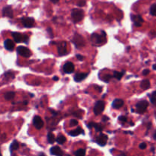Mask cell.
<instances>
[{
    "mask_svg": "<svg viewBox=\"0 0 156 156\" xmlns=\"http://www.w3.org/2000/svg\"><path fill=\"white\" fill-rule=\"evenodd\" d=\"M92 43L94 45H101L104 44L106 40V33L102 32L100 34L99 33H93L91 37Z\"/></svg>",
    "mask_w": 156,
    "mask_h": 156,
    "instance_id": "6da1fadb",
    "label": "cell"
},
{
    "mask_svg": "<svg viewBox=\"0 0 156 156\" xmlns=\"http://www.w3.org/2000/svg\"><path fill=\"white\" fill-rule=\"evenodd\" d=\"M83 16H84V12H83V10L79 9H73L71 13V17L74 23L80 22V21L83 20Z\"/></svg>",
    "mask_w": 156,
    "mask_h": 156,
    "instance_id": "7a4b0ae2",
    "label": "cell"
},
{
    "mask_svg": "<svg viewBox=\"0 0 156 156\" xmlns=\"http://www.w3.org/2000/svg\"><path fill=\"white\" fill-rule=\"evenodd\" d=\"M12 34V37L14 38V40L16 43L24 42L27 44L28 41V37L27 35H24V34H22V33H18V32H13Z\"/></svg>",
    "mask_w": 156,
    "mask_h": 156,
    "instance_id": "3957f363",
    "label": "cell"
},
{
    "mask_svg": "<svg viewBox=\"0 0 156 156\" xmlns=\"http://www.w3.org/2000/svg\"><path fill=\"white\" fill-rule=\"evenodd\" d=\"M148 106H149V102L148 101H146V100H141V101L136 104V111L138 114H143L147 110Z\"/></svg>",
    "mask_w": 156,
    "mask_h": 156,
    "instance_id": "277c9868",
    "label": "cell"
},
{
    "mask_svg": "<svg viewBox=\"0 0 156 156\" xmlns=\"http://www.w3.org/2000/svg\"><path fill=\"white\" fill-rule=\"evenodd\" d=\"M17 52L20 56L25 57V58H28L31 55V50L28 48L23 47V46H19V47H17Z\"/></svg>",
    "mask_w": 156,
    "mask_h": 156,
    "instance_id": "5b68a950",
    "label": "cell"
},
{
    "mask_svg": "<svg viewBox=\"0 0 156 156\" xmlns=\"http://www.w3.org/2000/svg\"><path fill=\"white\" fill-rule=\"evenodd\" d=\"M104 108H105L104 101L99 100V101L96 102L95 106H94V114H96V115H100V114L103 110H104Z\"/></svg>",
    "mask_w": 156,
    "mask_h": 156,
    "instance_id": "8992f818",
    "label": "cell"
},
{
    "mask_svg": "<svg viewBox=\"0 0 156 156\" xmlns=\"http://www.w3.org/2000/svg\"><path fill=\"white\" fill-rule=\"evenodd\" d=\"M73 42H74V44L77 48L78 47L80 48V47H83L85 45L84 39L80 34H76V35L74 36V38H73Z\"/></svg>",
    "mask_w": 156,
    "mask_h": 156,
    "instance_id": "52a82bcc",
    "label": "cell"
},
{
    "mask_svg": "<svg viewBox=\"0 0 156 156\" xmlns=\"http://www.w3.org/2000/svg\"><path fill=\"white\" fill-rule=\"evenodd\" d=\"M22 23L25 27H32L35 25V20L32 18L25 17L22 19Z\"/></svg>",
    "mask_w": 156,
    "mask_h": 156,
    "instance_id": "ba28073f",
    "label": "cell"
},
{
    "mask_svg": "<svg viewBox=\"0 0 156 156\" xmlns=\"http://www.w3.org/2000/svg\"><path fill=\"white\" fill-rule=\"evenodd\" d=\"M58 54L60 56H64L67 54V43L63 41L60 43V44L58 45Z\"/></svg>",
    "mask_w": 156,
    "mask_h": 156,
    "instance_id": "9c48e42d",
    "label": "cell"
},
{
    "mask_svg": "<svg viewBox=\"0 0 156 156\" xmlns=\"http://www.w3.org/2000/svg\"><path fill=\"white\" fill-rule=\"evenodd\" d=\"M33 124L35 127L36 129H41L44 126V121L39 116H35L33 119Z\"/></svg>",
    "mask_w": 156,
    "mask_h": 156,
    "instance_id": "30bf717a",
    "label": "cell"
},
{
    "mask_svg": "<svg viewBox=\"0 0 156 156\" xmlns=\"http://www.w3.org/2000/svg\"><path fill=\"white\" fill-rule=\"evenodd\" d=\"M107 139H108V137H107L106 135L105 134H100V136L96 138V143L98 145H100V146H104L107 143Z\"/></svg>",
    "mask_w": 156,
    "mask_h": 156,
    "instance_id": "8fae6325",
    "label": "cell"
},
{
    "mask_svg": "<svg viewBox=\"0 0 156 156\" xmlns=\"http://www.w3.org/2000/svg\"><path fill=\"white\" fill-rule=\"evenodd\" d=\"M74 71V65L71 62H66L64 66V72L65 73L71 74Z\"/></svg>",
    "mask_w": 156,
    "mask_h": 156,
    "instance_id": "7c38bea8",
    "label": "cell"
},
{
    "mask_svg": "<svg viewBox=\"0 0 156 156\" xmlns=\"http://www.w3.org/2000/svg\"><path fill=\"white\" fill-rule=\"evenodd\" d=\"M2 15L8 18H12L13 17V10L11 6L5 7L2 10Z\"/></svg>",
    "mask_w": 156,
    "mask_h": 156,
    "instance_id": "4fadbf2b",
    "label": "cell"
},
{
    "mask_svg": "<svg viewBox=\"0 0 156 156\" xmlns=\"http://www.w3.org/2000/svg\"><path fill=\"white\" fill-rule=\"evenodd\" d=\"M132 20L133 21L134 25H136V27H141L144 21L141 15H133L132 17Z\"/></svg>",
    "mask_w": 156,
    "mask_h": 156,
    "instance_id": "5bb4252c",
    "label": "cell"
},
{
    "mask_svg": "<svg viewBox=\"0 0 156 156\" xmlns=\"http://www.w3.org/2000/svg\"><path fill=\"white\" fill-rule=\"evenodd\" d=\"M4 47L5 48L9 50V51H12L15 48V43L10 39H7L5 40L4 42Z\"/></svg>",
    "mask_w": 156,
    "mask_h": 156,
    "instance_id": "9a60e30c",
    "label": "cell"
},
{
    "mask_svg": "<svg viewBox=\"0 0 156 156\" xmlns=\"http://www.w3.org/2000/svg\"><path fill=\"white\" fill-rule=\"evenodd\" d=\"M50 152H51L52 155L56 156H63V155H64V152L61 150V149L60 147H58V146H54V147H52L50 149Z\"/></svg>",
    "mask_w": 156,
    "mask_h": 156,
    "instance_id": "2e32d148",
    "label": "cell"
},
{
    "mask_svg": "<svg viewBox=\"0 0 156 156\" xmlns=\"http://www.w3.org/2000/svg\"><path fill=\"white\" fill-rule=\"evenodd\" d=\"M123 104H124V101L122 99H116V100H113L112 106L115 109H119L121 107H123Z\"/></svg>",
    "mask_w": 156,
    "mask_h": 156,
    "instance_id": "e0dca14e",
    "label": "cell"
},
{
    "mask_svg": "<svg viewBox=\"0 0 156 156\" xmlns=\"http://www.w3.org/2000/svg\"><path fill=\"white\" fill-rule=\"evenodd\" d=\"M88 73H77L74 76V80L76 82H81L87 78Z\"/></svg>",
    "mask_w": 156,
    "mask_h": 156,
    "instance_id": "ac0fdd59",
    "label": "cell"
},
{
    "mask_svg": "<svg viewBox=\"0 0 156 156\" xmlns=\"http://www.w3.org/2000/svg\"><path fill=\"white\" fill-rule=\"evenodd\" d=\"M83 133V131L82 128L78 127V128H77V129H74V130H72V131L70 132L69 134L72 136H79L80 134Z\"/></svg>",
    "mask_w": 156,
    "mask_h": 156,
    "instance_id": "d6986e66",
    "label": "cell"
},
{
    "mask_svg": "<svg viewBox=\"0 0 156 156\" xmlns=\"http://www.w3.org/2000/svg\"><path fill=\"white\" fill-rule=\"evenodd\" d=\"M150 82L149 80H148V79H145V80H143L142 82H141V88H142L143 90H147L149 89L150 88Z\"/></svg>",
    "mask_w": 156,
    "mask_h": 156,
    "instance_id": "ffe728a7",
    "label": "cell"
},
{
    "mask_svg": "<svg viewBox=\"0 0 156 156\" xmlns=\"http://www.w3.org/2000/svg\"><path fill=\"white\" fill-rule=\"evenodd\" d=\"M15 95H16V94H15V92H7V93L5 94V99L7 100H12L14 98H15Z\"/></svg>",
    "mask_w": 156,
    "mask_h": 156,
    "instance_id": "44dd1931",
    "label": "cell"
},
{
    "mask_svg": "<svg viewBox=\"0 0 156 156\" xmlns=\"http://www.w3.org/2000/svg\"><path fill=\"white\" fill-rule=\"evenodd\" d=\"M88 127H90V128L94 127V128L96 129V131H101V130L103 129V127L101 126V124H99V123H90L88 124Z\"/></svg>",
    "mask_w": 156,
    "mask_h": 156,
    "instance_id": "7402d4cb",
    "label": "cell"
},
{
    "mask_svg": "<svg viewBox=\"0 0 156 156\" xmlns=\"http://www.w3.org/2000/svg\"><path fill=\"white\" fill-rule=\"evenodd\" d=\"M56 142L58 143V144H64V143L66 142V138L63 135H60V136H58V138L56 139Z\"/></svg>",
    "mask_w": 156,
    "mask_h": 156,
    "instance_id": "603a6c76",
    "label": "cell"
},
{
    "mask_svg": "<svg viewBox=\"0 0 156 156\" xmlns=\"http://www.w3.org/2000/svg\"><path fill=\"white\" fill-rule=\"evenodd\" d=\"M55 137H54V135L52 133H49L47 134V141H48V143L52 144L55 142Z\"/></svg>",
    "mask_w": 156,
    "mask_h": 156,
    "instance_id": "cb8c5ba5",
    "label": "cell"
},
{
    "mask_svg": "<svg viewBox=\"0 0 156 156\" xmlns=\"http://www.w3.org/2000/svg\"><path fill=\"white\" fill-rule=\"evenodd\" d=\"M19 148V144L17 141H14L13 143H12L11 146H10V150L12 152V151H15V150H17Z\"/></svg>",
    "mask_w": 156,
    "mask_h": 156,
    "instance_id": "d4e9b609",
    "label": "cell"
},
{
    "mask_svg": "<svg viewBox=\"0 0 156 156\" xmlns=\"http://www.w3.org/2000/svg\"><path fill=\"white\" fill-rule=\"evenodd\" d=\"M124 74H125V72L123 71V72H114V77L116 78H117L118 80H120L121 78H122V77H123V76H124Z\"/></svg>",
    "mask_w": 156,
    "mask_h": 156,
    "instance_id": "484cf974",
    "label": "cell"
},
{
    "mask_svg": "<svg viewBox=\"0 0 156 156\" xmlns=\"http://www.w3.org/2000/svg\"><path fill=\"white\" fill-rule=\"evenodd\" d=\"M74 155H75V156H85V155H86V150L83 149H78L77 151L74 152Z\"/></svg>",
    "mask_w": 156,
    "mask_h": 156,
    "instance_id": "4316f807",
    "label": "cell"
},
{
    "mask_svg": "<svg viewBox=\"0 0 156 156\" xmlns=\"http://www.w3.org/2000/svg\"><path fill=\"white\" fill-rule=\"evenodd\" d=\"M150 13L153 16H156V4H153L150 8Z\"/></svg>",
    "mask_w": 156,
    "mask_h": 156,
    "instance_id": "83f0119b",
    "label": "cell"
},
{
    "mask_svg": "<svg viewBox=\"0 0 156 156\" xmlns=\"http://www.w3.org/2000/svg\"><path fill=\"white\" fill-rule=\"evenodd\" d=\"M150 100H151V102H152V104L156 103V91L152 94V95L150 97Z\"/></svg>",
    "mask_w": 156,
    "mask_h": 156,
    "instance_id": "f1b7e54d",
    "label": "cell"
},
{
    "mask_svg": "<svg viewBox=\"0 0 156 156\" xmlns=\"http://www.w3.org/2000/svg\"><path fill=\"white\" fill-rule=\"evenodd\" d=\"M119 121L122 122V123H125L127 121V118L125 116H121L119 117Z\"/></svg>",
    "mask_w": 156,
    "mask_h": 156,
    "instance_id": "f546056e",
    "label": "cell"
},
{
    "mask_svg": "<svg viewBox=\"0 0 156 156\" xmlns=\"http://www.w3.org/2000/svg\"><path fill=\"white\" fill-rule=\"evenodd\" d=\"M70 123H71V127H75V126L78 125V121H76V120H71Z\"/></svg>",
    "mask_w": 156,
    "mask_h": 156,
    "instance_id": "4dcf8cb0",
    "label": "cell"
},
{
    "mask_svg": "<svg viewBox=\"0 0 156 156\" xmlns=\"http://www.w3.org/2000/svg\"><path fill=\"white\" fill-rule=\"evenodd\" d=\"M146 146H147L146 143H141L140 145H139V149H145V148H146Z\"/></svg>",
    "mask_w": 156,
    "mask_h": 156,
    "instance_id": "1f68e13d",
    "label": "cell"
},
{
    "mask_svg": "<svg viewBox=\"0 0 156 156\" xmlns=\"http://www.w3.org/2000/svg\"><path fill=\"white\" fill-rule=\"evenodd\" d=\"M149 72H150L149 69H145V70L142 72L143 76H147V75H149Z\"/></svg>",
    "mask_w": 156,
    "mask_h": 156,
    "instance_id": "d6a6232c",
    "label": "cell"
},
{
    "mask_svg": "<svg viewBox=\"0 0 156 156\" xmlns=\"http://www.w3.org/2000/svg\"><path fill=\"white\" fill-rule=\"evenodd\" d=\"M85 3H86V2H85V1H80V2H79V3H78V5H79L80 6H83V5H84Z\"/></svg>",
    "mask_w": 156,
    "mask_h": 156,
    "instance_id": "836d02e7",
    "label": "cell"
},
{
    "mask_svg": "<svg viewBox=\"0 0 156 156\" xmlns=\"http://www.w3.org/2000/svg\"><path fill=\"white\" fill-rule=\"evenodd\" d=\"M77 59L79 60H83V56H80V55H77Z\"/></svg>",
    "mask_w": 156,
    "mask_h": 156,
    "instance_id": "e575fe53",
    "label": "cell"
},
{
    "mask_svg": "<svg viewBox=\"0 0 156 156\" xmlns=\"http://www.w3.org/2000/svg\"><path fill=\"white\" fill-rule=\"evenodd\" d=\"M103 121H109V118L107 117V116H103Z\"/></svg>",
    "mask_w": 156,
    "mask_h": 156,
    "instance_id": "d590c367",
    "label": "cell"
},
{
    "mask_svg": "<svg viewBox=\"0 0 156 156\" xmlns=\"http://www.w3.org/2000/svg\"><path fill=\"white\" fill-rule=\"evenodd\" d=\"M51 2H52L53 3H58L59 2V0H51Z\"/></svg>",
    "mask_w": 156,
    "mask_h": 156,
    "instance_id": "8d00e7d4",
    "label": "cell"
},
{
    "mask_svg": "<svg viewBox=\"0 0 156 156\" xmlns=\"http://www.w3.org/2000/svg\"><path fill=\"white\" fill-rule=\"evenodd\" d=\"M54 81H58V78L57 77V76H55V77H54Z\"/></svg>",
    "mask_w": 156,
    "mask_h": 156,
    "instance_id": "74e56055",
    "label": "cell"
},
{
    "mask_svg": "<svg viewBox=\"0 0 156 156\" xmlns=\"http://www.w3.org/2000/svg\"><path fill=\"white\" fill-rule=\"evenodd\" d=\"M153 138L155 139L156 140V131L155 132V133H154V136H153Z\"/></svg>",
    "mask_w": 156,
    "mask_h": 156,
    "instance_id": "f35d334b",
    "label": "cell"
},
{
    "mask_svg": "<svg viewBox=\"0 0 156 156\" xmlns=\"http://www.w3.org/2000/svg\"><path fill=\"white\" fill-rule=\"evenodd\" d=\"M153 69L156 70V65H154V66H153Z\"/></svg>",
    "mask_w": 156,
    "mask_h": 156,
    "instance_id": "ab89813d",
    "label": "cell"
},
{
    "mask_svg": "<svg viewBox=\"0 0 156 156\" xmlns=\"http://www.w3.org/2000/svg\"><path fill=\"white\" fill-rule=\"evenodd\" d=\"M40 156H45V155H44V153H41V155H40Z\"/></svg>",
    "mask_w": 156,
    "mask_h": 156,
    "instance_id": "60d3db41",
    "label": "cell"
},
{
    "mask_svg": "<svg viewBox=\"0 0 156 156\" xmlns=\"http://www.w3.org/2000/svg\"><path fill=\"white\" fill-rule=\"evenodd\" d=\"M155 118H156V113H155Z\"/></svg>",
    "mask_w": 156,
    "mask_h": 156,
    "instance_id": "b9f144b4",
    "label": "cell"
}]
</instances>
